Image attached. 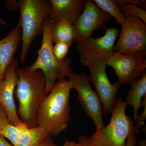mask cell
Wrapping results in <instances>:
<instances>
[{
    "label": "cell",
    "mask_w": 146,
    "mask_h": 146,
    "mask_svg": "<svg viewBox=\"0 0 146 146\" xmlns=\"http://www.w3.org/2000/svg\"><path fill=\"white\" fill-rule=\"evenodd\" d=\"M72 89L70 81L58 80L40 104L37 124L55 137L65 131L71 119L70 96Z\"/></svg>",
    "instance_id": "1"
},
{
    "label": "cell",
    "mask_w": 146,
    "mask_h": 146,
    "mask_svg": "<svg viewBox=\"0 0 146 146\" xmlns=\"http://www.w3.org/2000/svg\"><path fill=\"white\" fill-rule=\"evenodd\" d=\"M18 80L15 96L19 102L17 110L21 121L30 128L37 126V114L46 96V80L41 70L32 71L29 67L16 68Z\"/></svg>",
    "instance_id": "2"
},
{
    "label": "cell",
    "mask_w": 146,
    "mask_h": 146,
    "mask_svg": "<svg viewBox=\"0 0 146 146\" xmlns=\"http://www.w3.org/2000/svg\"><path fill=\"white\" fill-rule=\"evenodd\" d=\"M53 23L49 18L45 20L43 26V38L38 56L34 63L29 67L32 71L41 70L46 80V95L47 96L54 86L57 80L65 78L71 68L72 61L66 57L61 62L56 59L53 52L52 31Z\"/></svg>",
    "instance_id": "3"
},
{
    "label": "cell",
    "mask_w": 146,
    "mask_h": 146,
    "mask_svg": "<svg viewBox=\"0 0 146 146\" xmlns=\"http://www.w3.org/2000/svg\"><path fill=\"white\" fill-rule=\"evenodd\" d=\"M18 4L21 13L18 24L23 42L21 60L24 63L32 42L43 34V24L49 18L51 6L50 1L46 0H20Z\"/></svg>",
    "instance_id": "4"
},
{
    "label": "cell",
    "mask_w": 146,
    "mask_h": 146,
    "mask_svg": "<svg viewBox=\"0 0 146 146\" xmlns=\"http://www.w3.org/2000/svg\"><path fill=\"white\" fill-rule=\"evenodd\" d=\"M126 102L117 100L106 126L96 130L89 138L96 146H126L128 136L135 131L134 122L125 113Z\"/></svg>",
    "instance_id": "5"
},
{
    "label": "cell",
    "mask_w": 146,
    "mask_h": 146,
    "mask_svg": "<svg viewBox=\"0 0 146 146\" xmlns=\"http://www.w3.org/2000/svg\"><path fill=\"white\" fill-rule=\"evenodd\" d=\"M107 58H89L79 56L82 65L89 68L90 81L94 84L96 92L101 102L103 113H111L117 100L118 91L121 85L117 81L110 83L106 74Z\"/></svg>",
    "instance_id": "6"
},
{
    "label": "cell",
    "mask_w": 146,
    "mask_h": 146,
    "mask_svg": "<svg viewBox=\"0 0 146 146\" xmlns=\"http://www.w3.org/2000/svg\"><path fill=\"white\" fill-rule=\"evenodd\" d=\"M66 76L78 94V99L84 111L92 119L96 130L104 127L102 106L100 98L92 89L89 76L86 73L77 74L71 68Z\"/></svg>",
    "instance_id": "7"
},
{
    "label": "cell",
    "mask_w": 146,
    "mask_h": 146,
    "mask_svg": "<svg viewBox=\"0 0 146 146\" xmlns=\"http://www.w3.org/2000/svg\"><path fill=\"white\" fill-rule=\"evenodd\" d=\"M146 24L137 17L125 18L115 52L128 53L145 57Z\"/></svg>",
    "instance_id": "8"
},
{
    "label": "cell",
    "mask_w": 146,
    "mask_h": 146,
    "mask_svg": "<svg viewBox=\"0 0 146 146\" xmlns=\"http://www.w3.org/2000/svg\"><path fill=\"white\" fill-rule=\"evenodd\" d=\"M112 17L103 11L94 1H85L84 9L74 25V42L81 43L91 37L94 31L104 28Z\"/></svg>",
    "instance_id": "9"
},
{
    "label": "cell",
    "mask_w": 146,
    "mask_h": 146,
    "mask_svg": "<svg viewBox=\"0 0 146 146\" xmlns=\"http://www.w3.org/2000/svg\"><path fill=\"white\" fill-rule=\"evenodd\" d=\"M145 58L137 55L114 52L108 59L107 65L115 71L119 84H131L146 72Z\"/></svg>",
    "instance_id": "10"
},
{
    "label": "cell",
    "mask_w": 146,
    "mask_h": 146,
    "mask_svg": "<svg viewBox=\"0 0 146 146\" xmlns=\"http://www.w3.org/2000/svg\"><path fill=\"white\" fill-rule=\"evenodd\" d=\"M18 61L14 58L7 69L3 80L0 82V104L5 110L8 123L15 126L22 123L17 113L14 99L15 89L18 82L16 72Z\"/></svg>",
    "instance_id": "11"
},
{
    "label": "cell",
    "mask_w": 146,
    "mask_h": 146,
    "mask_svg": "<svg viewBox=\"0 0 146 146\" xmlns=\"http://www.w3.org/2000/svg\"><path fill=\"white\" fill-rule=\"evenodd\" d=\"M119 29L109 28L103 36L94 38L90 37L84 42L77 44L79 56L89 58H109L114 53L115 42Z\"/></svg>",
    "instance_id": "12"
},
{
    "label": "cell",
    "mask_w": 146,
    "mask_h": 146,
    "mask_svg": "<svg viewBox=\"0 0 146 146\" xmlns=\"http://www.w3.org/2000/svg\"><path fill=\"white\" fill-rule=\"evenodd\" d=\"M51 11L49 18L53 24L61 20L74 25L84 7V0H50Z\"/></svg>",
    "instance_id": "13"
},
{
    "label": "cell",
    "mask_w": 146,
    "mask_h": 146,
    "mask_svg": "<svg viewBox=\"0 0 146 146\" xmlns=\"http://www.w3.org/2000/svg\"><path fill=\"white\" fill-rule=\"evenodd\" d=\"M22 40V30L18 24L4 39L0 40V82L7 69L15 58L14 56Z\"/></svg>",
    "instance_id": "14"
},
{
    "label": "cell",
    "mask_w": 146,
    "mask_h": 146,
    "mask_svg": "<svg viewBox=\"0 0 146 146\" xmlns=\"http://www.w3.org/2000/svg\"><path fill=\"white\" fill-rule=\"evenodd\" d=\"M131 85V89L127 91L126 102L129 106L133 108V121L136 122L139 116L138 112L139 108L142 106L143 100L146 96V72L141 78Z\"/></svg>",
    "instance_id": "15"
},
{
    "label": "cell",
    "mask_w": 146,
    "mask_h": 146,
    "mask_svg": "<svg viewBox=\"0 0 146 146\" xmlns=\"http://www.w3.org/2000/svg\"><path fill=\"white\" fill-rule=\"evenodd\" d=\"M17 126L20 130V138L17 146H36L51 137L46 129L39 126L30 128L22 123Z\"/></svg>",
    "instance_id": "16"
},
{
    "label": "cell",
    "mask_w": 146,
    "mask_h": 146,
    "mask_svg": "<svg viewBox=\"0 0 146 146\" xmlns=\"http://www.w3.org/2000/svg\"><path fill=\"white\" fill-rule=\"evenodd\" d=\"M52 38L53 43L63 42L71 46L75 38L74 25L64 19L53 24Z\"/></svg>",
    "instance_id": "17"
},
{
    "label": "cell",
    "mask_w": 146,
    "mask_h": 146,
    "mask_svg": "<svg viewBox=\"0 0 146 146\" xmlns=\"http://www.w3.org/2000/svg\"><path fill=\"white\" fill-rule=\"evenodd\" d=\"M94 2L103 11L115 18L117 23L123 26L125 18L120 10L117 1L115 0H94Z\"/></svg>",
    "instance_id": "18"
},
{
    "label": "cell",
    "mask_w": 146,
    "mask_h": 146,
    "mask_svg": "<svg viewBox=\"0 0 146 146\" xmlns=\"http://www.w3.org/2000/svg\"><path fill=\"white\" fill-rule=\"evenodd\" d=\"M120 10L125 18L128 17H137L143 21L146 24V11L143 9L135 5H132L117 0Z\"/></svg>",
    "instance_id": "19"
},
{
    "label": "cell",
    "mask_w": 146,
    "mask_h": 146,
    "mask_svg": "<svg viewBox=\"0 0 146 146\" xmlns=\"http://www.w3.org/2000/svg\"><path fill=\"white\" fill-rule=\"evenodd\" d=\"M1 135L8 139L13 146L18 145L20 138V130L17 126L8 123L3 129Z\"/></svg>",
    "instance_id": "20"
},
{
    "label": "cell",
    "mask_w": 146,
    "mask_h": 146,
    "mask_svg": "<svg viewBox=\"0 0 146 146\" xmlns=\"http://www.w3.org/2000/svg\"><path fill=\"white\" fill-rule=\"evenodd\" d=\"M70 46L68 43L63 42H57L53 46V52L58 62H61L65 60Z\"/></svg>",
    "instance_id": "21"
},
{
    "label": "cell",
    "mask_w": 146,
    "mask_h": 146,
    "mask_svg": "<svg viewBox=\"0 0 146 146\" xmlns=\"http://www.w3.org/2000/svg\"><path fill=\"white\" fill-rule=\"evenodd\" d=\"M143 106L144 110L143 112L138 116V118L136 122V126H135V131L136 133L139 132V129L143 125L146 119V96L144 97L142 102V106Z\"/></svg>",
    "instance_id": "22"
},
{
    "label": "cell",
    "mask_w": 146,
    "mask_h": 146,
    "mask_svg": "<svg viewBox=\"0 0 146 146\" xmlns=\"http://www.w3.org/2000/svg\"><path fill=\"white\" fill-rule=\"evenodd\" d=\"M8 123L7 115L5 110L0 104V135L3 129Z\"/></svg>",
    "instance_id": "23"
},
{
    "label": "cell",
    "mask_w": 146,
    "mask_h": 146,
    "mask_svg": "<svg viewBox=\"0 0 146 146\" xmlns=\"http://www.w3.org/2000/svg\"><path fill=\"white\" fill-rule=\"evenodd\" d=\"M6 9L8 11H15L18 8V2L15 0H7L5 1Z\"/></svg>",
    "instance_id": "24"
},
{
    "label": "cell",
    "mask_w": 146,
    "mask_h": 146,
    "mask_svg": "<svg viewBox=\"0 0 146 146\" xmlns=\"http://www.w3.org/2000/svg\"><path fill=\"white\" fill-rule=\"evenodd\" d=\"M78 143L83 146H96L91 142L88 136L80 135L79 136Z\"/></svg>",
    "instance_id": "25"
},
{
    "label": "cell",
    "mask_w": 146,
    "mask_h": 146,
    "mask_svg": "<svg viewBox=\"0 0 146 146\" xmlns=\"http://www.w3.org/2000/svg\"><path fill=\"white\" fill-rule=\"evenodd\" d=\"M123 2L135 5L136 6H142L145 7L146 1L145 0H121Z\"/></svg>",
    "instance_id": "26"
},
{
    "label": "cell",
    "mask_w": 146,
    "mask_h": 146,
    "mask_svg": "<svg viewBox=\"0 0 146 146\" xmlns=\"http://www.w3.org/2000/svg\"><path fill=\"white\" fill-rule=\"evenodd\" d=\"M136 133L132 132L128 137L127 140L126 146H136L137 145L136 142Z\"/></svg>",
    "instance_id": "27"
},
{
    "label": "cell",
    "mask_w": 146,
    "mask_h": 146,
    "mask_svg": "<svg viewBox=\"0 0 146 146\" xmlns=\"http://www.w3.org/2000/svg\"><path fill=\"white\" fill-rule=\"evenodd\" d=\"M36 146H58L54 143L52 137H49L46 140Z\"/></svg>",
    "instance_id": "28"
},
{
    "label": "cell",
    "mask_w": 146,
    "mask_h": 146,
    "mask_svg": "<svg viewBox=\"0 0 146 146\" xmlns=\"http://www.w3.org/2000/svg\"><path fill=\"white\" fill-rule=\"evenodd\" d=\"M63 146H83L80 143H76L75 141H71L68 140V139H66L65 140Z\"/></svg>",
    "instance_id": "29"
},
{
    "label": "cell",
    "mask_w": 146,
    "mask_h": 146,
    "mask_svg": "<svg viewBox=\"0 0 146 146\" xmlns=\"http://www.w3.org/2000/svg\"><path fill=\"white\" fill-rule=\"evenodd\" d=\"M0 146H13L8 143L5 138L0 135Z\"/></svg>",
    "instance_id": "30"
},
{
    "label": "cell",
    "mask_w": 146,
    "mask_h": 146,
    "mask_svg": "<svg viewBox=\"0 0 146 146\" xmlns=\"http://www.w3.org/2000/svg\"><path fill=\"white\" fill-rule=\"evenodd\" d=\"M138 146H146V141L143 139H140L138 142Z\"/></svg>",
    "instance_id": "31"
},
{
    "label": "cell",
    "mask_w": 146,
    "mask_h": 146,
    "mask_svg": "<svg viewBox=\"0 0 146 146\" xmlns=\"http://www.w3.org/2000/svg\"><path fill=\"white\" fill-rule=\"evenodd\" d=\"M0 25H7V23L0 17Z\"/></svg>",
    "instance_id": "32"
}]
</instances>
